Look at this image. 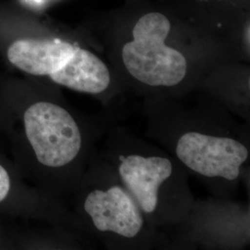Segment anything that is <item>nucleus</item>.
<instances>
[{
    "instance_id": "nucleus-1",
    "label": "nucleus",
    "mask_w": 250,
    "mask_h": 250,
    "mask_svg": "<svg viewBox=\"0 0 250 250\" xmlns=\"http://www.w3.org/2000/svg\"><path fill=\"white\" fill-rule=\"evenodd\" d=\"M146 136L213 197L232 198L249 174L250 126L215 100L146 99Z\"/></svg>"
},
{
    "instance_id": "nucleus-2",
    "label": "nucleus",
    "mask_w": 250,
    "mask_h": 250,
    "mask_svg": "<svg viewBox=\"0 0 250 250\" xmlns=\"http://www.w3.org/2000/svg\"><path fill=\"white\" fill-rule=\"evenodd\" d=\"M99 156L115 170L148 223L159 231L183 222L195 203L189 174L157 144L110 119Z\"/></svg>"
},
{
    "instance_id": "nucleus-3",
    "label": "nucleus",
    "mask_w": 250,
    "mask_h": 250,
    "mask_svg": "<svg viewBox=\"0 0 250 250\" xmlns=\"http://www.w3.org/2000/svg\"><path fill=\"white\" fill-rule=\"evenodd\" d=\"M82 211L108 250H150L160 245V231L146 219L113 168L95 154Z\"/></svg>"
},
{
    "instance_id": "nucleus-4",
    "label": "nucleus",
    "mask_w": 250,
    "mask_h": 250,
    "mask_svg": "<svg viewBox=\"0 0 250 250\" xmlns=\"http://www.w3.org/2000/svg\"><path fill=\"white\" fill-rule=\"evenodd\" d=\"M170 21L161 13L144 15L133 30V40L120 50L127 74L147 92V99H177L175 90L187 80L185 54L166 44Z\"/></svg>"
},
{
    "instance_id": "nucleus-5",
    "label": "nucleus",
    "mask_w": 250,
    "mask_h": 250,
    "mask_svg": "<svg viewBox=\"0 0 250 250\" xmlns=\"http://www.w3.org/2000/svg\"><path fill=\"white\" fill-rule=\"evenodd\" d=\"M250 206L213 197L195 203L183 222L160 231V245L180 249L241 250L250 244Z\"/></svg>"
},
{
    "instance_id": "nucleus-6",
    "label": "nucleus",
    "mask_w": 250,
    "mask_h": 250,
    "mask_svg": "<svg viewBox=\"0 0 250 250\" xmlns=\"http://www.w3.org/2000/svg\"><path fill=\"white\" fill-rule=\"evenodd\" d=\"M27 139L36 160L45 168L62 170L84 151L83 130L75 117L60 104L39 101L24 113Z\"/></svg>"
},
{
    "instance_id": "nucleus-7",
    "label": "nucleus",
    "mask_w": 250,
    "mask_h": 250,
    "mask_svg": "<svg viewBox=\"0 0 250 250\" xmlns=\"http://www.w3.org/2000/svg\"><path fill=\"white\" fill-rule=\"evenodd\" d=\"M54 83L94 96L104 95L105 107L110 106L107 93L112 77L106 63L96 54L76 45L70 60L49 75Z\"/></svg>"
},
{
    "instance_id": "nucleus-8",
    "label": "nucleus",
    "mask_w": 250,
    "mask_h": 250,
    "mask_svg": "<svg viewBox=\"0 0 250 250\" xmlns=\"http://www.w3.org/2000/svg\"><path fill=\"white\" fill-rule=\"evenodd\" d=\"M75 45L60 38L20 39L8 49V59L20 70L36 76H49L72 57Z\"/></svg>"
},
{
    "instance_id": "nucleus-9",
    "label": "nucleus",
    "mask_w": 250,
    "mask_h": 250,
    "mask_svg": "<svg viewBox=\"0 0 250 250\" xmlns=\"http://www.w3.org/2000/svg\"><path fill=\"white\" fill-rule=\"evenodd\" d=\"M10 180L7 170L0 165V202L3 201L9 194Z\"/></svg>"
}]
</instances>
